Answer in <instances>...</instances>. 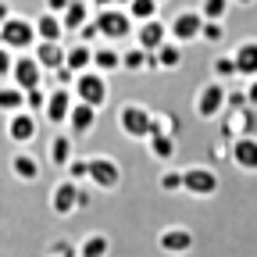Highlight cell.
I'll list each match as a JSON object with an SVG mask.
<instances>
[{"label":"cell","mask_w":257,"mask_h":257,"mask_svg":"<svg viewBox=\"0 0 257 257\" xmlns=\"http://www.w3.org/2000/svg\"><path fill=\"white\" fill-rule=\"evenodd\" d=\"M0 111H4L8 118L18 114V111H25V93H22L15 82H4V86H0Z\"/></svg>","instance_id":"28"},{"label":"cell","mask_w":257,"mask_h":257,"mask_svg":"<svg viewBox=\"0 0 257 257\" xmlns=\"http://www.w3.org/2000/svg\"><path fill=\"white\" fill-rule=\"evenodd\" d=\"M43 64L32 57V54H18L15 57V72H11V79L8 82H15L22 93H29V89H43Z\"/></svg>","instance_id":"10"},{"label":"cell","mask_w":257,"mask_h":257,"mask_svg":"<svg viewBox=\"0 0 257 257\" xmlns=\"http://www.w3.org/2000/svg\"><path fill=\"white\" fill-rule=\"evenodd\" d=\"M125 11L133 15V22H136V25H143V22L157 18L161 4H157V0H128V8H125Z\"/></svg>","instance_id":"31"},{"label":"cell","mask_w":257,"mask_h":257,"mask_svg":"<svg viewBox=\"0 0 257 257\" xmlns=\"http://www.w3.org/2000/svg\"><path fill=\"white\" fill-rule=\"evenodd\" d=\"M157 246L165 253H172V257H186L193 250V232L186 225H168V229L157 232Z\"/></svg>","instance_id":"13"},{"label":"cell","mask_w":257,"mask_h":257,"mask_svg":"<svg viewBox=\"0 0 257 257\" xmlns=\"http://www.w3.org/2000/svg\"><path fill=\"white\" fill-rule=\"evenodd\" d=\"M157 4H165V0H157Z\"/></svg>","instance_id":"48"},{"label":"cell","mask_w":257,"mask_h":257,"mask_svg":"<svg viewBox=\"0 0 257 257\" xmlns=\"http://www.w3.org/2000/svg\"><path fill=\"white\" fill-rule=\"evenodd\" d=\"M218 189H221V182H218V172H214V168H207V165L182 168V193L207 200V197H214Z\"/></svg>","instance_id":"8"},{"label":"cell","mask_w":257,"mask_h":257,"mask_svg":"<svg viewBox=\"0 0 257 257\" xmlns=\"http://www.w3.org/2000/svg\"><path fill=\"white\" fill-rule=\"evenodd\" d=\"M15 50H8L4 43H0V79H11V72H15Z\"/></svg>","instance_id":"37"},{"label":"cell","mask_w":257,"mask_h":257,"mask_svg":"<svg viewBox=\"0 0 257 257\" xmlns=\"http://www.w3.org/2000/svg\"><path fill=\"white\" fill-rule=\"evenodd\" d=\"M246 107H253V111H257V79H250V82H246Z\"/></svg>","instance_id":"43"},{"label":"cell","mask_w":257,"mask_h":257,"mask_svg":"<svg viewBox=\"0 0 257 257\" xmlns=\"http://www.w3.org/2000/svg\"><path fill=\"white\" fill-rule=\"evenodd\" d=\"M157 186L165 189V193H182V172L179 168H165L157 175Z\"/></svg>","instance_id":"35"},{"label":"cell","mask_w":257,"mask_h":257,"mask_svg":"<svg viewBox=\"0 0 257 257\" xmlns=\"http://www.w3.org/2000/svg\"><path fill=\"white\" fill-rule=\"evenodd\" d=\"M79 200H82L79 182L61 179V182H54V186H50V211H54L57 218H72V214L79 211Z\"/></svg>","instance_id":"9"},{"label":"cell","mask_w":257,"mask_h":257,"mask_svg":"<svg viewBox=\"0 0 257 257\" xmlns=\"http://www.w3.org/2000/svg\"><path fill=\"white\" fill-rule=\"evenodd\" d=\"M121 68L133 72V75L154 72V54H147L143 47H125V50H121Z\"/></svg>","instance_id":"25"},{"label":"cell","mask_w":257,"mask_h":257,"mask_svg":"<svg viewBox=\"0 0 257 257\" xmlns=\"http://www.w3.org/2000/svg\"><path fill=\"white\" fill-rule=\"evenodd\" d=\"M72 107H75V93L72 89H61V86H54L50 89V96H47V121L50 125H68V118H72Z\"/></svg>","instance_id":"12"},{"label":"cell","mask_w":257,"mask_h":257,"mask_svg":"<svg viewBox=\"0 0 257 257\" xmlns=\"http://www.w3.org/2000/svg\"><path fill=\"white\" fill-rule=\"evenodd\" d=\"M93 22H96V29H100L104 43H121L128 36H136V22H133V15H128L125 8H100L93 15Z\"/></svg>","instance_id":"4"},{"label":"cell","mask_w":257,"mask_h":257,"mask_svg":"<svg viewBox=\"0 0 257 257\" xmlns=\"http://www.w3.org/2000/svg\"><path fill=\"white\" fill-rule=\"evenodd\" d=\"M93 4H89V0H72V4H68V11H64L61 15V22H64V32H79L82 25H89L93 22Z\"/></svg>","instance_id":"20"},{"label":"cell","mask_w":257,"mask_h":257,"mask_svg":"<svg viewBox=\"0 0 257 257\" xmlns=\"http://www.w3.org/2000/svg\"><path fill=\"white\" fill-rule=\"evenodd\" d=\"M32 22H36V36H40V43H61V40H64V22H61V15L43 11V15L32 18Z\"/></svg>","instance_id":"22"},{"label":"cell","mask_w":257,"mask_h":257,"mask_svg":"<svg viewBox=\"0 0 257 257\" xmlns=\"http://www.w3.org/2000/svg\"><path fill=\"white\" fill-rule=\"evenodd\" d=\"M64 64H68L75 75L89 72V68H93V47H89V43H79V40L68 43V47H64Z\"/></svg>","instance_id":"23"},{"label":"cell","mask_w":257,"mask_h":257,"mask_svg":"<svg viewBox=\"0 0 257 257\" xmlns=\"http://www.w3.org/2000/svg\"><path fill=\"white\" fill-rule=\"evenodd\" d=\"M147 150H150L154 161H172L175 157V136L172 133H154L147 140Z\"/></svg>","instance_id":"27"},{"label":"cell","mask_w":257,"mask_h":257,"mask_svg":"<svg viewBox=\"0 0 257 257\" xmlns=\"http://www.w3.org/2000/svg\"><path fill=\"white\" fill-rule=\"evenodd\" d=\"M232 4H243V8H250V4H253V0H232Z\"/></svg>","instance_id":"47"},{"label":"cell","mask_w":257,"mask_h":257,"mask_svg":"<svg viewBox=\"0 0 257 257\" xmlns=\"http://www.w3.org/2000/svg\"><path fill=\"white\" fill-rule=\"evenodd\" d=\"M229 8H232V0H200V15L207 22H225Z\"/></svg>","instance_id":"32"},{"label":"cell","mask_w":257,"mask_h":257,"mask_svg":"<svg viewBox=\"0 0 257 257\" xmlns=\"http://www.w3.org/2000/svg\"><path fill=\"white\" fill-rule=\"evenodd\" d=\"M179 64H182V47L175 40H168L154 54V68H161V72H172V68H179Z\"/></svg>","instance_id":"29"},{"label":"cell","mask_w":257,"mask_h":257,"mask_svg":"<svg viewBox=\"0 0 257 257\" xmlns=\"http://www.w3.org/2000/svg\"><path fill=\"white\" fill-rule=\"evenodd\" d=\"M165 43H168V22L150 18V22L136 25V47H143L147 54H157Z\"/></svg>","instance_id":"14"},{"label":"cell","mask_w":257,"mask_h":257,"mask_svg":"<svg viewBox=\"0 0 257 257\" xmlns=\"http://www.w3.org/2000/svg\"><path fill=\"white\" fill-rule=\"evenodd\" d=\"M193 111H197L200 121H214L221 111H229V86L218 82V79H207L193 93Z\"/></svg>","instance_id":"2"},{"label":"cell","mask_w":257,"mask_h":257,"mask_svg":"<svg viewBox=\"0 0 257 257\" xmlns=\"http://www.w3.org/2000/svg\"><path fill=\"white\" fill-rule=\"evenodd\" d=\"M211 79H218V82H232V79H239V72H236V57H232V54H218V57L211 61Z\"/></svg>","instance_id":"30"},{"label":"cell","mask_w":257,"mask_h":257,"mask_svg":"<svg viewBox=\"0 0 257 257\" xmlns=\"http://www.w3.org/2000/svg\"><path fill=\"white\" fill-rule=\"evenodd\" d=\"M75 79H79V75H75V72L68 68V64H64V68H57V72H54V82H57L61 89H75Z\"/></svg>","instance_id":"39"},{"label":"cell","mask_w":257,"mask_h":257,"mask_svg":"<svg viewBox=\"0 0 257 257\" xmlns=\"http://www.w3.org/2000/svg\"><path fill=\"white\" fill-rule=\"evenodd\" d=\"M47 96H50L47 89H29V93H25V111L40 118V114L47 111Z\"/></svg>","instance_id":"34"},{"label":"cell","mask_w":257,"mask_h":257,"mask_svg":"<svg viewBox=\"0 0 257 257\" xmlns=\"http://www.w3.org/2000/svg\"><path fill=\"white\" fill-rule=\"evenodd\" d=\"M36 128H40L36 114L18 111V114H11V118H8V125H4V136H8V140H11L18 150H25L32 140H36Z\"/></svg>","instance_id":"11"},{"label":"cell","mask_w":257,"mask_h":257,"mask_svg":"<svg viewBox=\"0 0 257 257\" xmlns=\"http://www.w3.org/2000/svg\"><path fill=\"white\" fill-rule=\"evenodd\" d=\"M93 68L100 75H114L121 68V47L118 43H96L93 47Z\"/></svg>","instance_id":"18"},{"label":"cell","mask_w":257,"mask_h":257,"mask_svg":"<svg viewBox=\"0 0 257 257\" xmlns=\"http://www.w3.org/2000/svg\"><path fill=\"white\" fill-rule=\"evenodd\" d=\"M75 253L79 257H107L111 253V239L104 232H86L79 243H75Z\"/></svg>","instance_id":"26"},{"label":"cell","mask_w":257,"mask_h":257,"mask_svg":"<svg viewBox=\"0 0 257 257\" xmlns=\"http://www.w3.org/2000/svg\"><path fill=\"white\" fill-rule=\"evenodd\" d=\"M154 125H157V114L147 107V104H140V100H128V104H121V111H118V128H121V136L125 140H150L154 136Z\"/></svg>","instance_id":"1"},{"label":"cell","mask_w":257,"mask_h":257,"mask_svg":"<svg viewBox=\"0 0 257 257\" xmlns=\"http://www.w3.org/2000/svg\"><path fill=\"white\" fill-rule=\"evenodd\" d=\"M32 57L43 64V72L54 75L57 68H64V43H36L32 47Z\"/></svg>","instance_id":"24"},{"label":"cell","mask_w":257,"mask_h":257,"mask_svg":"<svg viewBox=\"0 0 257 257\" xmlns=\"http://www.w3.org/2000/svg\"><path fill=\"white\" fill-rule=\"evenodd\" d=\"M89 186L104 189V193H114L121 186V165L111 154H93L89 157Z\"/></svg>","instance_id":"7"},{"label":"cell","mask_w":257,"mask_h":257,"mask_svg":"<svg viewBox=\"0 0 257 257\" xmlns=\"http://www.w3.org/2000/svg\"><path fill=\"white\" fill-rule=\"evenodd\" d=\"M246 107V86L243 89H229V111H243Z\"/></svg>","instance_id":"41"},{"label":"cell","mask_w":257,"mask_h":257,"mask_svg":"<svg viewBox=\"0 0 257 257\" xmlns=\"http://www.w3.org/2000/svg\"><path fill=\"white\" fill-rule=\"evenodd\" d=\"M200 43H207V47H221V43H225V22H204Z\"/></svg>","instance_id":"33"},{"label":"cell","mask_w":257,"mask_h":257,"mask_svg":"<svg viewBox=\"0 0 257 257\" xmlns=\"http://www.w3.org/2000/svg\"><path fill=\"white\" fill-rule=\"evenodd\" d=\"M204 15H200V8H186V11H175L172 18H168V40H175L179 47H186V43H193V40H200V32H204Z\"/></svg>","instance_id":"6"},{"label":"cell","mask_w":257,"mask_h":257,"mask_svg":"<svg viewBox=\"0 0 257 257\" xmlns=\"http://www.w3.org/2000/svg\"><path fill=\"white\" fill-rule=\"evenodd\" d=\"M229 161H232L239 172L257 175V136H239V140H232V154H229Z\"/></svg>","instance_id":"16"},{"label":"cell","mask_w":257,"mask_h":257,"mask_svg":"<svg viewBox=\"0 0 257 257\" xmlns=\"http://www.w3.org/2000/svg\"><path fill=\"white\" fill-rule=\"evenodd\" d=\"M72 93H75V100L89 104L93 111H100L107 104V96H111V86H107V75H100L96 68H89V72H82L75 79V89Z\"/></svg>","instance_id":"5"},{"label":"cell","mask_w":257,"mask_h":257,"mask_svg":"<svg viewBox=\"0 0 257 257\" xmlns=\"http://www.w3.org/2000/svg\"><path fill=\"white\" fill-rule=\"evenodd\" d=\"M8 168H11V175H15L18 182H36L40 172H43V161L32 154V150H15L11 161H8Z\"/></svg>","instance_id":"15"},{"label":"cell","mask_w":257,"mask_h":257,"mask_svg":"<svg viewBox=\"0 0 257 257\" xmlns=\"http://www.w3.org/2000/svg\"><path fill=\"white\" fill-rule=\"evenodd\" d=\"M107 8H128V0H107Z\"/></svg>","instance_id":"45"},{"label":"cell","mask_w":257,"mask_h":257,"mask_svg":"<svg viewBox=\"0 0 257 257\" xmlns=\"http://www.w3.org/2000/svg\"><path fill=\"white\" fill-rule=\"evenodd\" d=\"M47 157H50V165H57V168H68L72 161H75V140H72L68 133H57V136L50 140Z\"/></svg>","instance_id":"21"},{"label":"cell","mask_w":257,"mask_h":257,"mask_svg":"<svg viewBox=\"0 0 257 257\" xmlns=\"http://www.w3.org/2000/svg\"><path fill=\"white\" fill-rule=\"evenodd\" d=\"M89 4H96V11H100V8H107V0H89Z\"/></svg>","instance_id":"46"},{"label":"cell","mask_w":257,"mask_h":257,"mask_svg":"<svg viewBox=\"0 0 257 257\" xmlns=\"http://www.w3.org/2000/svg\"><path fill=\"white\" fill-rule=\"evenodd\" d=\"M68 4H72V0H43V11H50V15H64V11H68Z\"/></svg>","instance_id":"42"},{"label":"cell","mask_w":257,"mask_h":257,"mask_svg":"<svg viewBox=\"0 0 257 257\" xmlns=\"http://www.w3.org/2000/svg\"><path fill=\"white\" fill-rule=\"evenodd\" d=\"M0 43L15 54H32V47L40 43L36 36V22L25 18V15H11L4 25H0Z\"/></svg>","instance_id":"3"},{"label":"cell","mask_w":257,"mask_h":257,"mask_svg":"<svg viewBox=\"0 0 257 257\" xmlns=\"http://www.w3.org/2000/svg\"><path fill=\"white\" fill-rule=\"evenodd\" d=\"M68 136L72 140H86V136H93V128H96V111L89 107V104H82V100H75V107H72V118H68Z\"/></svg>","instance_id":"17"},{"label":"cell","mask_w":257,"mask_h":257,"mask_svg":"<svg viewBox=\"0 0 257 257\" xmlns=\"http://www.w3.org/2000/svg\"><path fill=\"white\" fill-rule=\"evenodd\" d=\"M68 179L72 182H89V157H75L68 165Z\"/></svg>","instance_id":"36"},{"label":"cell","mask_w":257,"mask_h":257,"mask_svg":"<svg viewBox=\"0 0 257 257\" xmlns=\"http://www.w3.org/2000/svg\"><path fill=\"white\" fill-rule=\"evenodd\" d=\"M11 15H15V11H11V4H8V0H0V25H4Z\"/></svg>","instance_id":"44"},{"label":"cell","mask_w":257,"mask_h":257,"mask_svg":"<svg viewBox=\"0 0 257 257\" xmlns=\"http://www.w3.org/2000/svg\"><path fill=\"white\" fill-rule=\"evenodd\" d=\"M47 257H79V253H75V246L68 239H57V243H50V253Z\"/></svg>","instance_id":"40"},{"label":"cell","mask_w":257,"mask_h":257,"mask_svg":"<svg viewBox=\"0 0 257 257\" xmlns=\"http://www.w3.org/2000/svg\"><path fill=\"white\" fill-rule=\"evenodd\" d=\"M232 57H236V72H239V79H257V40H243L236 50H232Z\"/></svg>","instance_id":"19"},{"label":"cell","mask_w":257,"mask_h":257,"mask_svg":"<svg viewBox=\"0 0 257 257\" xmlns=\"http://www.w3.org/2000/svg\"><path fill=\"white\" fill-rule=\"evenodd\" d=\"M75 36H79V43H89V47H96V43H104V40H100V29H96V22L82 25V29L75 32Z\"/></svg>","instance_id":"38"}]
</instances>
